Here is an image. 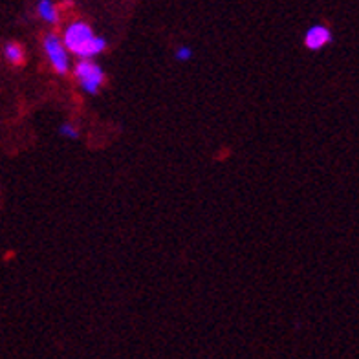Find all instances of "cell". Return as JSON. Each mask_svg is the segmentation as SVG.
<instances>
[{
	"mask_svg": "<svg viewBox=\"0 0 359 359\" xmlns=\"http://www.w3.org/2000/svg\"><path fill=\"white\" fill-rule=\"evenodd\" d=\"M62 41H65V46L68 48V52L81 57V59H92V57L100 55L107 48L104 39L97 37L94 34V29L90 28L86 22H83V20L72 22L65 29Z\"/></svg>",
	"mask_w": 359,
	"mask_h": 359,
	"instance_id": "obj_1",
	"label": "cell"
},
{
	"mask_svg": "<svg viewBox=\"0 0 359 359\" xmlns=\"http://www.w3.org/2000/svg\"><path fill=\"white\" fill-rule=\"evenodd\" d=\"M74 76H76L81 88L88 92V94H97V90L104 83L103 68L90 61V59H83V61L77 62L76 68H74Z\"/></svg>",
	"mask_w": 359,
	"mask_h": 359,
	"instance_id": "obj_2",
	"label": "cell"
},
{
	"mask_svg": "<svg viewBox=\"0 0 359 359\" xmlns=\"http://www.w3.org/2000/svg\"><path fill=\"white\" fill-rule=\"evenodd\" d=\"M68 48L65 46V41L57 37L55 34H48L44 37V52H46L48 61L52 65L53 72L59 76L68 74Z\"/></svg>",
	"mask_w": 359,
	"mask_h": 359,
	"instance_id": "obj_3",
	"label": "cell"
},
{
	"mask_svg": "<svg viewBox=\"0 0 359 359\" xmlns=\"http://www.w3.org/2000/svg\"><path fill=\"white\" fill-rule=\"evenodd\" d=\"M332 43V32L323 24H316L312 28H308L304 35V46L308 50H321L326 44Z\"/></svg>",
	"mask_w": 359,
	"mask_h": 359,
	"instance_id": "obj_4",
	"label": "cell"
},
{
	"mask_svg": "<svg viewBox=\"0 0 359 359\" xmlns=\"http://www.w3.org/2000/svg\"><path fill=\"white\" fill-rule=\"evenodd\" d=\"M4 57L8 59V62H11V65H15V67H22L24 59H26V53H24L22 44L6 43L4 44Z\"/></svg>",
	"mask_w": 359,
	"mask_h": 359,
	"instance_id": "obj_5",
	"label": "cell"
},
{
	"mask_svg": "<svg viewBox=\"0 0 359 359\" xmlns=\"http://www.w3.org/2000/svg\"><path fill=\"white\" fill-rule=\"evenodd\" d=\"M37 11H39V15H41L44 20H46V22L55 24L57 20H59V13H57V8L52 0H39Z\"/></svg>",
	"mask_w": 359,
	"mask_h": 359,
	"instance_id": "obj_6",
	"label": "cell"
},
{
	"mask_svg": "<svg viewBox=\"0 0 359 359\" xmlns=\"http://www.w3.org/2000/svg\"><path fill=\"white\" fill-rule=\"evenodd\" d=\"M175 57H176V61H182V62L189 61L191 57H193V50H191L189 46H178L176 48Z\"/></svg>",
	"mask_w": 359,
	"mask_h": 359,
	"instance_id": "obj_7",
	"label": "cell"
},
{
	"mask_svg": "<svg viewBox=\"0 0 359 359\" xmlns=\"http://www.w3.org/2000/svg\"><path fill=\"white\" fill-rule=\"evenodd\" d=\"M59 133H61V136L65 137H72V140H76L77 136H79V133H77L76 127H72V125L65 123L61 128H59Z\"/></svg>",
	"mask_w": 359,
	"mask_h": 359,
	"instance_id": "obj_8",
	"label": "cell"
}]
</instances>
